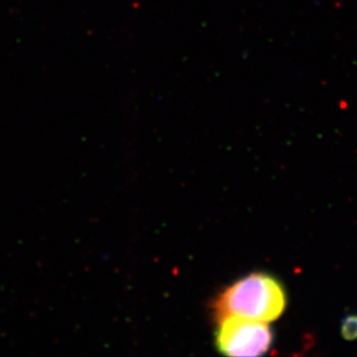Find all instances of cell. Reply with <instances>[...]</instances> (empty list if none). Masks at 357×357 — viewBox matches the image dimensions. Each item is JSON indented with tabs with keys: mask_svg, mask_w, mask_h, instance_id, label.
I'll return each instance as SVG.
<instances>
[{
	"mask_svg": "<svg viewBox=\"0 0 357 357\" xmlns=\"http://www.w3.org/2000/svg\"><path fill=\"white\" fill-rule=\"evenodd\" d=\"M286 304V293L275 278L252 273L227 287L214 300L212 309L218 321L237 316L270 323L281 317Z\"/></svg>",
	"mask_w": 357,
	"mask_h": 357,
	"instance_id": "6da1fadb",
	"label": "cell"
},
{
	"mask_svg": "<svg viewBox=\"0 0 357 357\" xmlns=\"http://www.w3.org/2000/svg\"><path fill=\"white\" fill-rule=\"evenodd\" d=\"M273 344V333L267 323L229 316L219 320L215 344L228 356H261Z\"/></svg>",
	"mask_w": 357,
	"mask_h": 357,
	"instance_id": "7a4b0ae2",
	"label": "cell"
},
{
	"mask_svg": "<svg viewBox=\"0 0 357 357\" xmlns=\"http://www.w3.org/2000/svg\"><path fill=\"white\" fill-rule=\"evenodd\" d=\"M341 335L346 340L357 339V314H349L342 320Z\"/></svg>",
	"mask_w": 357,
	"mask_h": 357,
	"instance_id": "3957f363",
	"label": "cell"
}]
</instances>
